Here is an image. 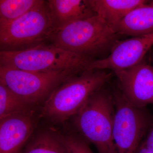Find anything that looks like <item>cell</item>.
<instances>
[{
	"label": "cell",
	"instance_id": "obj_19",
	"mask_svg": "<svg viewBox=\"0 0 153 153\" xmlns=\"http://www.w3.org/2000/svg\"><path fill=\"white\" fill-rule=\"evenodd\" d=\"M136 153H153V152L148 149L142 143L137 150Z\"/></svg>",
	"mask_w": 153,
	"mask_h": 153
},
{
	"label": "cell",
	"instance_id": "obj_10",
	"mask_svg": "<svg viewBox=\"0 0 153 153\" xmlns=\"http://www.w3.org/2000/svg\"><path fill=\"white\" fill-rule=\"evenodd\" d=\"M41 108L0 120V153H21L42 118Z\"/></svg>",
	"mask_w": 153,
	"mask_h": 153
},
{
	"label": "cell",
	"instance_id": "obj_4",
	"mask_svg": "<svg viewBox=\"0 0 153 153\" xmlns=\"http://www.w3.org/2000/svg\"><path fill=\"white\" fill-rule=\"evenodd\" d=\"M95 59L56 47L40 44L27 49L1 50L0 66L33 72L86 70Z\"/></svg>",
	"mask_w": 153,
	"mask_h": 153
},
{
	"label": "cell",
	"instance_id": "obj_9",
	"mask_svg": "<svg viewBox=\"0 0 153 153\" xmlns=\"http://www.w3.org/2000/svg\"><path fill=\"white\" fill-rule=\"evenodd\" d=\"M119 89L134 105L146 107L153 105V67L145 58L130 68L114 71Z\"/></svg>",
	"mask_w": 153,
	"mask_h": 153
},
{
	"label": "cell",
	"instance_id": "obj_7",
	"mask_svg": "<svg viewBox=\"0 0 153 153\" xmlns=\"http://www.w3.org/2000/svg\"><path fill=\"white\" fill-rule=\"evenodd\" d=\"M80 73L72 70L33 72L0 66V82L24 100L42 108L59 85Z\"/></svg>",
	"mask_w": 153,
	"mask_h": 153
},
{
	"label": "cell",
	"instance_id": "obj_2",
	"mask_svg": "<svg viewBox=\"0 0 153 153\" xmlns=\"http://www.w3.org/2000/svg\"><path fill=\"white\" fill-rule=\"evenodd\" d=\"M119 36L96 15L54 31L49 40L59 48L96 60L109 55Z\"/></svg>",
	"mask_w": 153,
	"mask_h": 153
},
{
	"label": "cell",
	"instance_id": "obj_18",
	"mask_svg": "<svg viewBox=\"0 0 153 153\" xmlns=\"http://www.w3.org/2000/svg\"><path fill=\"white\" fill-rule=\"evenodd\" d=\"M142 143L149 150L153 152V120Z\"/></svg>",
	"mask_w": 153,
	"mask_h": 153
},
{
	"label": "cell",
	"instance_id": "obj_3",
	"mask_svg": "<svg viewBox=\"0 0 153 153\" xmlns=\"http://www.w3.org/2000/svg\"><path fill=\"white\" fill-rule=\"evenodd\" d=\"M115 112L112 93L102 86L72 118L74 131L94 145L98 153H117L113 136Z\"/></svg>",
	"mask_w": 153,
	"mask_h": 153
},
{
	"label": "cell",
	"instance_id": "obj_5",
	"mask_svg": "<svg viewBox=\"0 0 153 153\" xmlns=\"http://www.w3.org/2000/svg\"><path fill=\"white\" fill-rule=\"evenodd\" d=\"M54 30L49 5L44 1L22 17L0 25L1 50H21L26 46H36L49 39Z\"/></svg>",
	"mask_w": 153,
	"mask_h": 153
},
{
	"label": "cell",
	"instance_id": "obj_6",
	"mask_svg": "<svg viewBox=\"0 0 153 153\" xmlns=\"http://www.w3.org/2000/svg\"><path fill=\"white\" fill-rule=\"evenodd\" d=\"M115 112L113 136L117 153H136L147 133L153 116L146 107L131 103L120 89L112 93Z\"/></svg>",
	"mask_w": 153,
	"mask_h": 153
},
{
	"label": "cell",
	"instance_id": "obj_1",
	"mask_svg": "<svg viewBox=\"0 0 153 153\" xmlns=\"http://www.w3.org/2000/svg\"><path fill=\"white\" fill-rule=\"evenodd\" d=\"M112 73L85 70L71 76L52 92L41 108V117L54 124L64 123L79 112L91 95L104 86Z\"/></svg>",
	"mask_w": 153,
	"mask_h": 153
},
{
	"label": "cell",
	"instance_id": "obj_17",
	"mask_svg": "<svg viewBox=\"0 0 153 153\" xmlns=\"http://www.w3.org/2000/svg\"><path fill=\"white\" fill-rule=\"evenodd\" d=\"M63 134L69 153H93L90 143L79 134L74 131Z\"/></svg>",
	"mask_w": 153,
	"mask_h": 153
},
{
	"label": "cell",
	"instance_id": "obj_8",
	"mask_svg": "<svg viewBox=\"0 0 153 153\" xmlns=\"http://www.w3.org/2000/svg\"><path fill=\"white\" fill-rule=\"evenodd\" d=\"M153 47V33L129 39L119 40L109 55L91 62L86 70H123L143 60Z\"/></svg>",
	"mask_w": 153,
	"mask_h": 153
},
{
	"label": "cell",
	"instance_id": "obj_12",
	"mask_svg": "<svg viewBox=\"0 0 153 153\" xmlns=\"http://www.w3.org/2000/svg\"><path fill=\"white\" fill-rule=\"evenodd\" d=\"M114 31L120 36L133 37L153 33V0L131 11L118 24Z\"/></svg>",
	"mask_w": 153,
	"mask_h": 153
},
{
	"label": "cell",
	"instance_id": "obj_14",
	"mask_svg": "<svg viewBox=\"0 0 153 153\" xmlns=\"http://www.w3.org/2000/svg\"><path fill=\"white\" fill-rule=\"evenodd\" d=\"M36 131L21 153H69L63 133L50 127Z\"/></svg>",
	"mask_w": 153,
	"mask_h": 153
},
{
	"label": "cell",
	"instance_id": "obj_15",
	"mask_svg": "<svg viewBox=\"0 0 153 153\" xmlns=\"http://www.w3.org/2000/svg\"><path fill=\"white\" fill-rule=\"evenodd\" d=\"M41 108L24 100L0 82V120Z\"/></svg>",
	"mask_w": 153,
	"mask_h": 153
},
{
	"label": "cell",
	"instance_id": "obj_20",
	"mask_svg": "<svg viewBox=\"0 0 153 153\" xmlns=\"http://www.w3.org/2000/svg\"><path fill=\"white\" fill-rule=\"evenodd\" d=\"M150 52V61L153 67V47L151 49Z\"/></svg>",
	"mask_w": 153,
	"mask_h": 153
},
{
	"label": "cell",
	"instance_id": "obj_13",
	"mask_svg": "<svg viewBox=\"0 0 153 153\" xmlns=\"http://www.w3.org/2000/svg\"><path fill=\"white\" fill-rule=\"evenodd\" d=\"M146 0H87L88 4L97 16L114 30L131 11L147 2Z\"/></svg>",
	"mask_w": 153,
	"mask_h": 153
},
{
	"label": "cell",
	"instance_id": "obj_11",
	"mask_svg": "<svg viewBox=\"0 0 153 153\" xmlns=\"http://www.w3.org/2000/svg\"><path fill=\"white\" fill-rule=\"evenodd\" d=\"M47 2L53 20L54 31L73 22L96 15L88 5L87 0H49Z\"/></svg>",
	"mask_w": 153,
	"mask_h": 153
},
{
	"label": "cell",
	"instance_id": "obj_16",
	"mask_svg": "<svg viewBox=\"0 0 153 153\" xmlns=\"http://www.w3.org/2000/svg\"><path fill=\"white\" fill-rule=\"evenodd\" d=\"M42 0H1L0 25L13 22L22 17L36 6Z\"/></svg>",
	"mask_w": 153,
	"mask_h": 153
}]
</instances>
